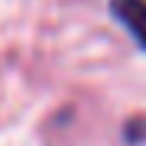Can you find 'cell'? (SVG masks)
I'll use <instances>...</instances> for the list:
<instances>
[{"label":"cell","instance_id":"obj_1","mask_svg":"<svg viewBox=\"0 0 146 146\" xmlns=\"http://www.w3.org/2000/svg\"><path fill=\"white\" fill-rule=\"evenodd\" d=\"M110 13L146 52V0H110Z\"/></svg>","mask_w":146,"mask_h":146}]
</instances>
